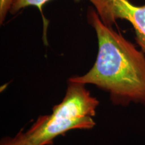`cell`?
<instances>
[{"mask_svg":"<svg viewBox=\"0 0 145 145\" xmlns=\"http://www.w3.org/2000/svg\"><path fill=\"white\" fill-rule=\"evenodd\" d=\"M0 145H34L28 140L26 132L21 130L14 137H5L1 140Z\"/></svg>","mask_w":145,"mask_h":145,"instance_id":"5b68a950","label":"cell"},{"mask_svg":"<svg viewBox=\"0 0 145 145\" xmlns=\"http://www.w3.org/2000/svg\"><path fill=\"white\" fill-rule=\"evenodd\" d=\"M48 1L49 0H14L10 11L12 14H14L21 9L28 6H36L40 10H41L43 5ZM76 1H79V0H76Z\"/></svg>","mask_w":145,"mask_h":145,"instance_id":"277c9868","label":"cell"},{"mask_svg":"<svg viewBox=\"0 0 145 145\" xmlns=\"http://www.w3.org/2000/svg\"><path fill=\"white\" fill-rule=\"evenodd\" d=\"M14 0H0V22L4 21L7 14L10 11Z\"/></svg>","mask_w":145,"mask_h":145,"instance_id":"8992f818","label":"cell"},{"mask_svg":"<svg viewBox=\"0 0 145 145\" xmlns=\"http://www.w3.org/2000/svg\"><path fill=\"white\" fill-rule=\"evenodd\" d=\"M105 25L112 26L118 19L126 20L133 26L136 40L145 54V5L137 6L128 0H89Z\"/></svg>","mask_w":145,"mask_h":145,"instance_id":"3957f363","label":"cell"},{"mask_svg":"<svg viewBox=\"0 0 145 145\" xmlns=\"http://www.w3.org/2000/svg\"><path fill=\"white\" fill-rule=\"evenodd\" d=\"M99 101L91 95L86 85L68 79L63 101L50 115L41 116L26 132L34 145H50L56 137L74 129H91Z\"/></svg>","mask_w":145,"mask_h":145,"instance_id":"7a4b0ae2","label":"cell"},{"mask_svg":"<svg viewBox=\"0 0 145 145\" xmlns=\"http://www.w3.org/2000/svg\"><path fill=\"white\" fill-rule=\"evenodd\" d=\"M88 18L97 34V59L87 73L69 80L97 86L109 93L114 104L145 105L144 53L112 26L105 25L94 10L89 11Z\"/></svg>","mask_w":145,"mask_h":145,"instance_id":"6da1fadb","label":"cell"}]
</instances>
